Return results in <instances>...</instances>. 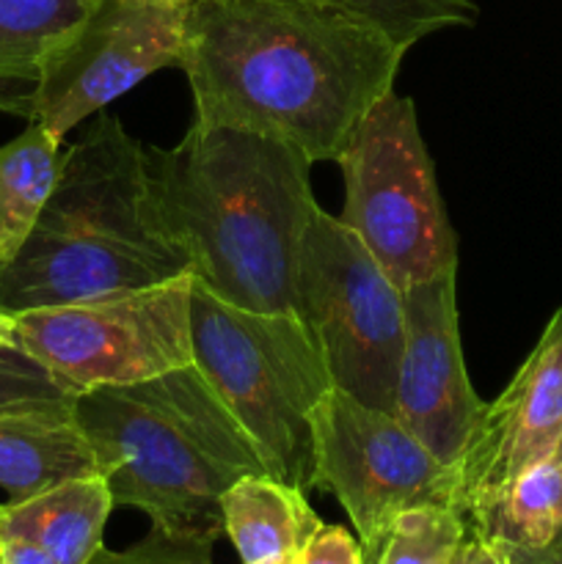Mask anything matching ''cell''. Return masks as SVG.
I'll return each mask as SVG.
<instances>
[{"mask_svg":"<svg viewBox=\"0 0 562 564\" xmlns=\"http://www.w3.org/2000/svg\"><path fill=\"white\" fill-rule=\"evenodd\" d=\"M408 50L323 0H193L180 69L193 121L279 138L314 165L339 160Z\"/></svg>","mask_w":562,"mask_h":564,"instance_id":"1","label":"cell"},{"mask_svg":"<svg viewBox=\"0 0 562 564\" xmlns=\"http://www.w3.org/2000/svg\"><path fill=\"white\" fill-rule=\"evenodd\" d=\"M149 196L193 281L231 306L298 314V257L314 202L309 163L279 138L193 121L143 149Z\"/></svg>","mask_w":562,"mask_h":564,"instance_id":"2","label":"cell"},{"mask_svg":"<svg viewBox=\"0 0 562 564\" xmlns=\"http://www.w3.org/2000/svg\"><path fill=\"white\" fill-rule=\"evenodd\" d=\"M191 273L149 196L143 147L108 110L64 149L36 226L0 270V308L80 303Z\"/></svg>","mask_w":562,"mask_h":564,"instance_id":"3","label":"cell"},{"mask_svg":"<svg viewBox=\"0 0 562 564\" xmlns=\"http://www.w3.org/2000/svg\"><path fill=\"white\" fill-rule=\"evenodd\" d=\"M75 419L114 505L147 512L169 534L215 543L224 534L226 490L248 474H268L196 364L83 391Z\"/></svg>","mask_w":562,"mask_h":564,"instance_id":"4","label":"cell"},{"mask_svg":"<svg viewBox=\"0 0 562 564\" xmlns=\"http://www.w3.org/2000/svg\"><path fill=\"white\" fill-rule=\"evenodd\" d=\"M193 364L257 449L264 471L314 490L312 416L331 386L323 352L295 312L231 306L193 281Z\"/></svg>","mask_w":562,"mask_h":564,"instance_id":"5","label":"cell"},{"mask_svg":"<svg viewBox=\"0 0 562 564\" xmlns=\"http://www.w3.org/2000/svg\"><path fill=\"white\" fill-rule=\"evenodd\" d=\"M339 220L400 292L457 270V235L411 97L386 94L339 154Z\"/></svg>","mask_w":562,"mask_h":564,"instance_id":"6","label":"cell"},{"mask_svg":"<svg viewBox=\"0 0 562 564\" xmlns=\"http://www.w3.org/2000/svg\"><path fill=\"white\" fill-rule=\"evenodd\" d=\"M298 317L323 352L331 386L395 413L406 345L402 292L336 215L314 207L298 257Z\"/></svg>","mask_w":562,"mask_h":564,"instance_id":"7","label":"cell"},{"mask_svg":"<svg viewBox=\"0 0 562 564\" xmlns=\"http://www.w3.org/2000/svg\"><path fill=\"white\" fill-rule=\"evenodd\" d=\"M193 273L143 290L14 314V347L75 394L193 364Z\"/></svg>","mask_w":562,"mask_h":564,"instance_id":"8","label":"cell"},{"mask_svg":"<svg viewBox=\"0 0 562 564\" xmlns=\"http://www.w3.org/2000/svg\"><path fill=\"white\" fill-rule=\"evenodd\" d=\"M314 490H328L356 527L367 560H378L391 527L419 505H452V468L402 427L395 413L339 389L312 416Z\"/></svg>","mask_w":562,"mask_h":564,"instance_id":"9","label":"cell"},{"mask_svg":"<svg viewBox=\"0 0 562 564\" xmlns=\"http://www.w3.org/2000/svg\"><path fill=\"white\" fill-rule=\"evenodd\" d=\"M191 3L99 0L77 31L44 61L14 113L64 138L149 75L182 64Z\"/></svg>","mask_w":562,"mask_h":564,"instance_id":"10","label":"cell"},{"mask_svg":"<svg viewBox=\"0 0 562 564\" xmlns=\"http://www.w3.org/2000/svg\"><path fill=\"white\" fill-rule=\"evenodd\" d=\"M406 345L395 389V416L430 455L455 466L485 402L472 389L461 345L457 270L402 292Z\"/></svg>","mask_w":562,"mask_h":564,"instance_id":"11","label":"cell"},{"mask_svg":"<svg viewBox=\"0 0 562 564\" xmlns=\"http://www.w3.org/2000/svg\"><path fill=\"white\" fill-rule=\"evenodd\" d=\"M562 452V306L452 466V505L466 512L534 463Z\"/></svg>","mask_w":562,"mask_h":564,"instance_id":"12","label":"cell"},{"mask_svg":"<svg viewBox=\"0 0 562 564\" xmlns=\"http://www.w3.org/2000/svg\"><path fill=\"white\" fill-rule=\"evenodd\" d=\"M97 457L72 411L0 413V490L31 499L77 477H91Z\"/></svg>","mask_w":562,"mask_h":564,"instance_id":"13","label":"cell"},{"mask_svg":"<svg viewBox=\"0 0 562 564\" xmlns=\"http://www.w3.org/2000/svg\"><path fill=\"white\" fill-rule=\"evenodd\" d=\"M114 496L99 474L77 477L22 501L0 505V538H22L55 564H88L102 549Z\"/></svg>","mask_w":562,"mask_h":564,"instance_id":"14","label":"cell"},{"mask_svg":"<svg viewBox=\"0 0 562 564\" xmlns=\"http://www.w3.org/2000/svg\"><path fill=\"white\" fill-rule=\"evenodd\" d=\"M224 534L242 564L295 560L312 534L323 527L301 488L270 474L240 477L220 499Z\"/></svg>","mask_w":562,"mask_h":564,"instance_id":"15","label":"cell"},{"mask_svg":"<svg viewBox=\"0 0 562 564\" xmlns=\"http://www.w3.org/2000/svg\"><path fill=\"white\" fill-rule=\"evenodd\" d=\"M468 532L505 549L540 551L562 538V452L523 468L466 512Z\"/></svg>","mask_w":562,"mask_h":564,"instance_id":"16","label":"cell"},{"mask_svg":"<svg viewBox=\"0 0 562 564\" xmlns=\"http://www.w3.org/2000/svg\"><path fill=\"white\" fill-rule=\"evenodd\" d=\"M64 138L28 121L14 141L0 147V270L17 257L36 226L61 174Z\"/></svg>","mask_w":562,"mask_h":564,"instance_id":"17","label":"cell"},{"mask_svg":"<svg viewBox=\"0 0 562 564\" xmlns=\"http://www.w3.org/2000/svg\"><path fill=\"white\" fill-rule=\"evenodd\" d=\"M99 0H0V83H36Z\"/></svg>","mask_w":562,"mask_h":564,"instance_id":"18","label":"cell"},{"mask_svg":"<svg viewBox=\"0 0 562 564\" xmlns=\"http://www.w3.org/2000/svg\"><path fill=\"white\" fill-rule=\"evenodd\" d=\"M468 527L450 505H419L402 512L391 527L378 564H452Z\"/></svg>","mask_w":562,"mask_h":564,"instance_id":"19","label":"cell"},{"mask_svg":"<svg viewBox=\"0 0 562 564\" xmlns=\"http://www.w3.org/2000/svg\"><path fill=\"white\" fill-rule=\"evenodd\" d=\"M378 22L386 33L413 47L419 39L444 28H463L477 22L472 0H323Z\"/></svg>","mask_w":562,"mask_h":564,"instance_id":"20","label":"cell"},{"mask_svg":"<svg viewBox=\"0 0 562 564\" xmlns=\"http://www.w3.org/2000/svg\"><path fill=\"white\" fill-rule=\"evenodd\" d=\"M77 394L17 347H0V413L72 411Z\"/></svg>","mask_w":562,"mask_h":564,"instance_id":"21","label":"cell"},{"mask_svg":"<svg viewBox=\"0 0 562 564\" xmlns=\"http://www.w3.org/2000/svg\"><path fill=\"white\" fill-rule=\"evenodd\" d=\"M209 540L182 538L154 529L143 540L125 551L99 549L88 564H215Z\"/></svg>","mask_w":562,"mask_h":564,"instance_id":"22","label":"cell"},{"mask_svg":"<svg viewBox=\"0 0 562 564\" xmlns=\"http://www.w3.org/2000/svg\"><path fill=\"white\" fill-rule=\"evenodd\" d=\"M295 564H367V556L345 527L323 523L295 556Z\"/></svg>","mask_w":562,"mask_h":564,"instance_id":"23","label":"cell"},{"mask_svg":"<svg viewBox=\"0 0 562 564\" xmlns=\"http://www.w3.org/2000/svg\"><path fill=\"white\" fill-rule=\"evenodd\" d=\"M452 564H512V560L510 551H507L505 545L490 543V540L477 538V534L468 532Z\"/></svg>","mask_w":562,"mask_h":564,"instance_id":"24","label":"cell"},{"mask_svg":"<svg viewBox=\"0 0 562 564\" xmlns=\"http://www.w3.org/2000/svg\"><path fill=\"white\" fill-rule=\"evenodd\" d=\"M0 564H55L47 551L22 538H0Z\"/></svg>","mask_w":562,"mask_h":564,"instance_id":"25","label":"cell"},{"mask_svg":"<svg viewBox=\"0 0 562 564\" xmlns=\"http://www.w3.org/2000/svg\"><path fill=\"white\" fill-rule=\"evenodd\" d=\"M507 551H510L512 564H562V554L554 549H540V551L507 549Z\"/></svg>","mask_w":562,"mask_h":564,"instance_id":"26","label":"cell"},{"mask_svg":"<svg viewBox=\"0 0 562 564\" xmlns=\"http://www.w3.org/2000/svg\"><path fill=\"white\" fill-rule=\"evenodd\" d=\"M0 347H14V314L0 308Z\"/></svg>","mask_w":562,"mask_h":564,"instance_id":"27","label":"cell"},{"mask_svg":"<svg viewBox=\"0 0 562 564\" xmlns=\"http://www.w3.org/2000/svg\"><path fill=\"white\" fill-rule=\"evenodd\" d=\"M165 3H193V0H165Z\"/></svg>","mask_w":562,"mask_h":564,"instance_id":"28","label":"cell"},{"mask_svg":"<svg viewBox=\"0 0 562 564\" xmlns=\"http://www.w3.org/2000/svg\"><path fill=\"white\" fill-rule=\"evenodd\" d=\"M273 564H295V560H284V562H273Z\"/></svg>","mask_w":562,"mask_h":564,"instance_id":"29","label":"cell"},{"mask_svg":"<svg viewBox=\"0 0 562 564\" xmlns=\"http://www.w3.org/2000/svg\"><path fill=\"white\" fill-rule=\"evenodd\" d=\"M551 549H554V551H560V554H562V543H556V545H551Z\"/></svg>","mask_w":562,"mask_h":564,"instance_id":"30","label":"cell"},{"mask_svg":"<svg viewBox=\"0 0 562 564\" xmlns=\"http://www.w3.org/2000/svg\"><path fill=\"white\" fill-rule=\"evenodd\" d=\"M0 108H9V105H3V102H0Z\"/></svg>","mask_w":562,"mask_h":564,"instance_id":"31","label":"cell"},{"mask_svg":"<svg viewBox=\"0 0 562 564\" xmlns=\"http://www.w3.org/2000/svg\"><path fill=\"white\" fill-rule=\"evenodd\" d=\"M556 543H562V538H560V540H556ZM556 543H554V545H556Z\"/></svg>","mask_w":562,"mask_h":564,"instance_id":"32","label":"cell"}]
</instances>
